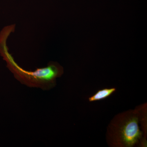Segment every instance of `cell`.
Returning <instances> with one entry per match:
<instances>
[{
	"mask_svg": "<svg viewBox=\"0 0 147 147\" xmlns=\"http://www.w3.org/2000/svg\"><path fill=\"white\" fill-rule=\"evenodd\" d=\"M139 113L137 110H129L115 117L109 126L107 139L113 147H133L139 144L146 145L142 140L143 133L139 128Z\"/></svg>",
	"mask_w": 147,
	"mask_h": 147,
	"instance_id": "6da1fadb",
	"label": "cell"
},
{
	"mask_svg": "<svg viewBox=\"0 0 147 147\" xmlns=\"http://www.w3.org/2000/svg\"><path fill=\"white\" fill-rule=\"evenodd\" d=\"M115 88H105L99 90L93 95L89 98V101L93 102L103 100L110 96L116 91Z\"/></svg>",
	"mask_w": 147,
	"mask_h": 147,
	"instance_id": "7a4b0ae2",
	"label": "cell"
}]
</instances>
